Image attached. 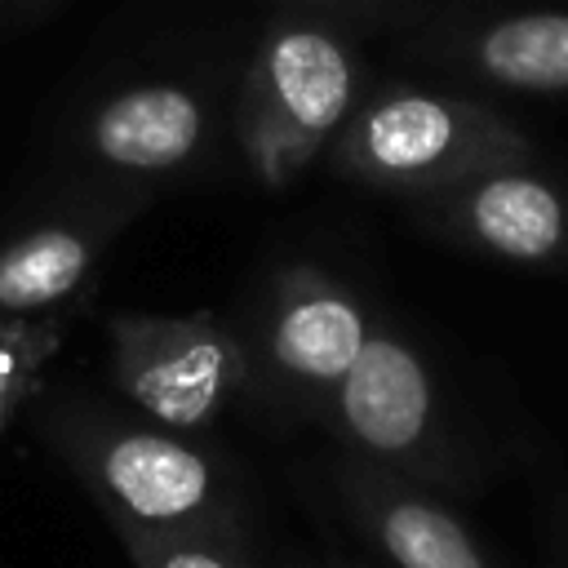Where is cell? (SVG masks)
Segmentation results:
<instances>
[{"instance_id": "cell-1", "label": "cell", "mask_w": 568, "mask_h": 568, "mask_svg": "<svg viewBox=\"0 0 568 568\" xmlns=\"http://www.w3.org/2000/svg\"><path fill=\"white\" fill-rule=\"evenodd\" d=\"M510 160H532V142L515 120L475 98L430 89L377 93L333 138L337 173L426 200Z\"/></svg>"}, {"instance_id": "cell-2", "label": "cell", "mask_w": 568, "mask_h": 568, "mask_svg": "<svg viewBox=\"0 0 568 568\" xmlns=\"http://www.w3.org/2000/svg\"><path fill=\"white\" fill-rule=\"evenodd\" d=\"M355 115L351 49L306 22L275 27L248 71V146L266 178L297 173Z\"/></svg>"}, {"instance_id": "cell-3", "label": "cell", "mask_w": 568, "mask_h": 568, "mask_svg": "<svg viewBox=\"0 0 568 568\" xmlns=\"http://www.w3.org/2000/svg\"><path fill=\"white\" fill-rule=\"evenodd\" d=\"M342 435L364 453L368 466H382L413 484H444L448 444L435 373L413 342L399 333L373 328L355 364L333 390Z\"/></svg>"}, {"instance_id": "cell-4", "label": "cell", "mask_w": 568, "mask_h": 568, "mask_svg": "<svg viewBox=\"0 0 568 568\" xmlns=\"http://www.w3.org/2000/svg\"><path fill=\"white\" fill-rule=\"evenodd\" d=\"M111 368L146 417L195 430L235 390L244 355L213 315H115Z\"/></svg>"}, {"instance_id": "cell-5", "label": "cell", "mask_w": 568, "mask_h": 568, "mask_svg": "<svg viewBox=\"0 0 568 568\" xmlns=\"http://www.w3.org/2000/svg\"><path fill=\"white\" fill-rule=\"evenodd\" d=\"M75 462L102 493L111 519L142 528H213L222 479L204 453L164 430L89 426L75 435Z\"/></svg>"}, {"instance_id": "cell-6", "label": "cell", "mask_w": 568, "mask_h": 568, "mask_svg": "<svg viewBox=\"0 0 568 568\" xmlns=\"http://www.w3.org/2000/svg\"><path fill=\"white\" fill-rule=\"evenodd\" d=\"M439 222L470 248L515 266L568 262V191L532 160L497 164L430 200Z\"/></svg>"}, {"instance_id": "cell-7", "label": "cell", "mask_w": 568, "mask_h": 568, "mask_svg": "<svg viewBox=\"0 0 568 568\" xmlns=\"http://www.w3.org/2000/svg\"><path fill=\"white\" fill-rule=\"evenodd\" d=\"M346 506L390 568H501L484 541L413 479L382 466H355L342 479Z\"/></svg>"}, {"instance_id": "cell-8", "label": "cell", "mask_w": 568, "mask_h": 568, "mask_svg": "<svg viewBox=\"0 0 568 568\" xmlns=\"http://www.w3.org/2000/svg\"><path fill=\"white\" fill-rule=\"evenodd\" d=\"M368 315L364 306L328 275L302 266L288 271L275 288L271 306V359L284 377H293L306 390H337L346 368L368 342Z\"/></svg>"}, {"instance_id": "cell-9", "label": "cell", "mask_w": 568, "mask_h": 568, "mask_svg": "<svg viewBox=\"0 0 568 568\" xmlns=\"http://www.w3.org/2000/svg\"><path fill=\"white\" fill-rule=\"evenodd\" d=\"M89 138L115 169L164 173L195 155L204 138V106L182 84H138L98 106Z\"/></svg>"}, {"instance_id": "cell-10", "label": "cell", "mask_w": 568, "mask_h": 568, "mask_svg": "<svg viewBox=\"0 0 568 568\" xmlns=\"http://www.w3.org/2000/svg\"><path fill=\"white\" fill-rule=\"evenodd\" d=\"M466 75L510 93H568V9H515L453 36Z\"/></svg>"}, {"instance_id": "cell-11", "label": "cell", "mask_w": 568, "mask_h": 568, "mask_svg": "<svg viewBox=\"0 0 568 568\" xmlns=\"http://www.w3.org/2000/svg\"><path fill=\"white\" fill-rule=\"evenodd\" d=\"M93 262V240L75 226H40L0 248V315H36L71 297Z\"/></svg>"}, {"instance_id": "cell-12", "label": "cell", "mask_w": 568, "mask_h": 568, "mask_svg": "<svg viewBox=\"0 0 568 568\" xmlns=\"http://www.w3.org/2000/svg\"><path fill=\"white\" fill-rule=\"evenodd\" d=\"M111 524L138 568H240V559L217 541L213 528H142L129 519Z\"/></svg>"}, {"instance_id": "cell-13", "label": "cell", "mask_w": 568, "mask_h": 568, "mask_svg": "<svg viewBox=\"0 0 568 568\" xmlns=\"http://www.w3.org/2000/svg\"><path fill=\"white\" fill-rule=\"evenodd\" d=\"M40 351L44 346L36 342V333H27V328H0V417H4L9 399L22 390L31 364L40 359Z\"/></svg>"}]
</instances>
